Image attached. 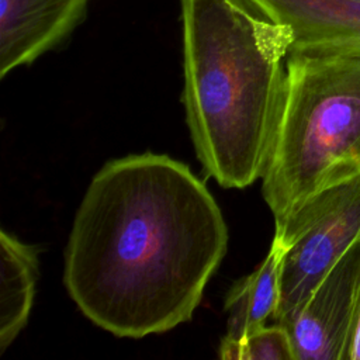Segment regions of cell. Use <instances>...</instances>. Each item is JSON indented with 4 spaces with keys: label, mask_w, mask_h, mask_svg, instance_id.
Returning <instances> with one entry per match:
<instances>
[{
    "label": "cell",
    "mask_w": 360,
    "mask_h": 360,
    "mask_svg": "<svg viewBox=\"0 0 360 360\" xmlns=\"http://www.w3.org/2000/svg\"><path fill=\"white\" fill-rule=\"evenodd\" d=\"M226 243L215 198L184 163L129 155L91 179L65 249L63 283L101 329L162 333L193 316Z\"/></svg>",
    "instance_id": "6da1fadb"
},
{
    "label": "cell",
    "mask_w": 360,
    "mask_h": 360,
    "mask_svg": "<svg viewBox=\"0 0 360 360\" xmlns=\"http://www.w3.org/2000/svg\"><path fill=\"white\" fill-rule=\"evenodd\" d=\"M183 103L204 170L226 188L263 177L285 100L292 31L253 0H180Z\"/></svg>",
    "instance_id": "7a4b0ae2"
},
{
    "label": "cell",
    "mask_w": 360,
    "mask_h": 360,
    "mask_svg": "<svg viewBox=\"0 0 360 360\" xmlns=\"http://www.w3.org/2000/svg\"><path fill=\"white\" fill-rule=\"evenodd\" d=\"M285 100L262 193L280 224L360 172V51L290 49Z\"/></svg>",
    "instance_id": "3957f363"
},
{
    "label": "cell",
    "mask_w": 360,
    "mask_h": 360,
    "mask_svg": "<svg viewBox=\"0 0 360 360\" xmlns=\"http://www.w3.org/2000/svg\"><path fill=\"white\" fill-rule=\"evenodd\" d=\"M274 236L284 252L280 302L273 319L287 326L360 236V172L308 198L276 224Z\"/></svg>",
    "instance_id": "277c9868"
},
{
    "label": "cell",
    "mask_w": 360,
    "mask_h": 360,
    "mask_svg": "<svg viewBox=\"0 0 360 360\" xmlns=\"http://www.w3.org/2000/svg\"><path fill=\"white\" fill-rule=\"evenodd\" d=\"M360 294V236L285 326L295 360H346Z\"/></svg>",
    "instance_id": "5b68a950"
},
{
    "label": "cell",
    "mask_w": 360,
    "mask_h": 360,
    "mask_svg": "<svg viewBox=\"0 0 360 360\" xmlns=\"http://www.w3.org/2000/svg\"><path fill=\"white\" fill-rule=\"evenodd\" d=\"M89 0H0V76L63 41L84 18Z\"/></svg>",
    "instance_id": "8992f818"
},
{
    "label": "cell",
    "mask_w": 360,
    "mask_h": 360,
    "mask_svg": "<svg viewBox=\"0 0 360 360\" xmlns=\"http://www.w3.org/2000/svg\"><path fill=\"white\" fill-rule=\"evenodd\" d=\"M294 35L291 49L360 51V0H253Z\"/></svg>",
    "instance_id": "52a82bcc"
},
{
    "label": "cell",
    "mask_w": 360,
    "mask_h": 360,
    "mask_svg": "<svg viewBox=\"0 0 360 360\" xmlns=\"http://www.w3.org/2000/svg\"><path fill=\"white\" fill-rule=\"evenodd\" d=\"M283 252V243L274 236L262 264L229 288L224 305L228 315L224 338L239 340L266 326V321L274 316L280 302Z\"/></svg>",
    "instance_id": "ba28073f"
},
{
    "label": "cell",
    "mask_w": 360,
    "mask_h": 360,
    "mask_svg": "<svg viewBox=\"0 0 360 360\" xmlns=\"http://www.w3.org/2000/svg\"><path fill=\"white\" fill-rule=\"evenodd\" d=\"M0 257V349L4 352L27 325L35 295L38 252L1 231Z\"/></svg>",
    "instance_id": "9c48e42d"
},
{
    "label": "cell",
    "mask_w": 360,
    "mask_h": 360,
    "mask_svg": "<svg viewBox=\"0 0 360 360\" xmlns=\"http://www.w3.org/2000/svg\"><path fill=\"white\" fill-rule=\"evenodd\" d=\"M218 352L224 360H295L291 335L280 323L263 326L239 340L222 338Z\"/></svg>",
    "instance_id": "30bf717a"
},
{
    "label": "cell",
    "mask_w": 360,
    "mask_h": 360,
    "mask_svg": "<svg viewBox=\"0 0 360 360\" xmlns=\"http://www.w3.org/2000/svg\"><path fill=\"white\" fill-rule=\"evenodd\" d=\"M346 360H360V294H359V301H357Z\"/></svg>",
    "instance_id": "8fae6325"
}]
</instances>
